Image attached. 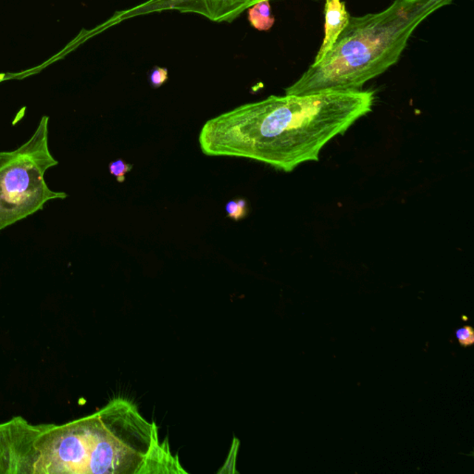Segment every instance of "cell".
<instances>
[{
    "label": "cell",
    "instance_id": "7a4b0ae2",
    "mask_svg": "<svg viewBox=\"0 0 474 474\" xmlns=\"http://www.w3.org/2000/svg\"><path fill=\"white\" fill-rule=\"evenodd\" d=\"M454 0H394L385 10L351 16L332 49L310 65L286 95L361 90L396 64L420 24Z\"/></svg>",
    "mask_w": 474,
    "mask_h": 474
},
{
    "label": "cell",
    "instance_id": "ba28073f",
    "mask_svg": "<svg viewBox=\"0 0 474 474\" xmlns=\"http://www.w3.org/2000/svg\"><path fill=\"white\" fill-rule=\"evenodd\" d=\"M132 165H128L123 160L118 159L109 163V170L112 176L116 177L118 183L125 181V176L132 171Z\"/></svg>",
    "mask_w": 474,
    "mask_h": 474
},
{
    "label": "cell",
    "instance_id": "30bf717a",
    "mask_svg": "<svg viewBox=\"0 0 474 474\" xmlns=\"http://www.w3.org/2000/svg\"><path fill=\"white\" fill-rule=\"evenodd\" d=\"M456 337L462 346H471L474 343V332L472 326H464L457 330Z\"/></svg>",
    "mask_w": 474,
    "mask_h": 474
},
{
    "label": "cell",
    "instance_id": "5b68a950",
    "mask_svg": "<svg viewBox=\"0 0 474 474\" xmlns=\"http://www.w3.org/2000/svg\"><path fill=\"white\" fill-rule=\"evenodd\" d=\"M351 14L348 13L346 3L341 0H326L324 8V36L320 49L316 55L314 63L321 61L332 49L338 36L349 24Z\"/></svg>",
    "mask_w": 474,
    "mask_h": 474
},
{
    "label": "cell",
    "instance_id": "8992f818",
    "mask_svg": "<svg viewBox=\"0 0 474 474\" xmlns=\"http://www.w3.org/2000/svg\"><path fill=\"white\" fill-rule=\"evenodd\" d=\"M248 21L256 30L269 31L275 24V17L270 13L269 0L257 3L248 8Z\"/></svg>",
    "mask_w": 474,
    "mask_h": 474
},
{
    "label": "cell",
    "instance_id": "6da1fadb",
    "mask_svg": "<svg viewBox=\"0 0 474 474\" xmlns=\"http://www.w3.org/2000/svg\"><path fill=\"white\" fill-rule=\"evenodd\" d=\"M372 91L270 95L208 120L200 131L203 153L245 158L294 171L318 162L324 146L372 112Z\"/></svg>",
    "mask_w": 474,
    "mask_h": 474
},
{
    "label": "cell",
    "instance_id": "9c48e42d",
    "mask_svg": "<svg viewBox=\"0 0 474 474\" xmlns=\"http://www.w3.org/2000/svg\"><path fill=\"white\" fill-rule=\"evenodd\" d=\"M148 79L153 89H159L168 80V70L166 68L154 67L149 73Z\"/></svg>",
    "mask_w": 474,
    "mask_h": 474
},
{
    "label": "cell",
    "instance_id": "3957f363",
    "mask_svg": "<svg viewBox=\"0 0 474 474\" xmlns=\"http://www.w3.org/2000/svg\"><path fill=\"white\" fill-rule=\"evenodd\" d=\"M49 118H41L30 139L13 151L0 152V231L43 210L68 194L47 186L45 174L59 165L49 146Z\"/></svg>",
    "mask_w": 474,
    "mask_h": 474
},
{
    "label": "cell",
    "instance_id": "277c9868",
    "mask_svg": "<svg viewBox=\"0 0 474 474\" xmlns=\"http://www.w3.org/2000/svg\"><path fill=\"white\" fill-rule=\"evenodd\" d=\"M261 1L264 0H148L134 8L118 11L106 25L111 26L134 17L169 10L199 14L214 22H232Z\"/></svg>",
    "mask_w": 474,
    "mask_h": 474
},
{
    "label": "cell",
    "instance_id": "52a82bcc",
    "mask_svg": "<svg viewBox=\"0 0 474 474\" xmlns=\"http://www.w3.org/2000/svg\"><path fill=\"white\" fill-rule=\"evenodd\" d=\"M225 211L229 218L240 221L247 215V203L243 199L231 200L225 206Z\"/></svg>",
    "mask_w": 474,
    "mask_h": 474
}]
</instances>
